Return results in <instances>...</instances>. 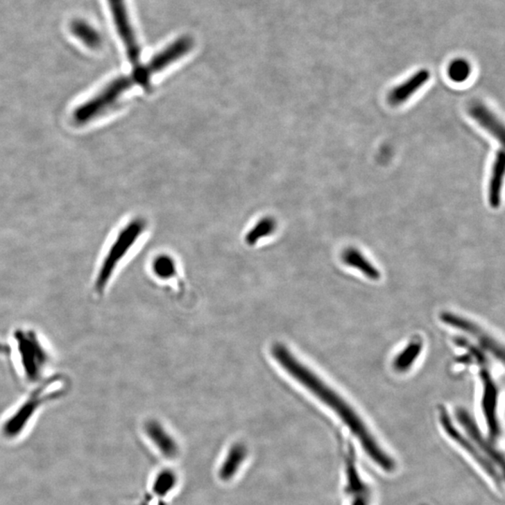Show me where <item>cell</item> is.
I'll return each mask as SVG.
<instances>
[{
    "mask_svg": "<svg viewBox=\"0 0 505 505\" xmlns=\"http://www.w3.org/2000/svg\"><path fill=\"white\" fill-rule=\"evenodd\" d=\"M271 354L289 375L302 384L311 393L316 395L330 409L334 411L336 415L342 419L352 434L357 437L365 452L373 459L376 465L386 472L393 471L394 461L378 444L359 416L340 395L322 382L320 379L295 357L286 346L277 343L271 348Z\"/></svg>",
    "mask_w": 505,
    "mask_h": 505,
    "instance_id": "cell-1",
    "label": "cell"
},
{
    "mask_svg": "<svg viewBox=\"0 0 505 505\" xmlns=\"http://www.w3.org/2000/svg\"><path fill=\"white\" fill-rule=\"evenodd\" d=\"M456 418L462 428L465 429L467 436H464L455 428L451 423L447 411L443 410L440 413V422L445 431L447 432L451 439L455 440L462 450L469 453V455L483 467L485 472L490 474L494 482L499 487L502 483V467H504L502 455L493 447L490 440L483 438L477 424L465 410H458Z\"/></svg>",
    "mask_w": 505,
    "mask_h": 505,
    "instance_id": "cell-2",
    "label": "cell"
},
{
    "mask_svg": "<svg viewBox=\"0 0 505 505\" xmlns=\"http://www.w3.org/2000/svg\"><path fill=\"white\" fill-rule=\"evenodd\" d=\"M15 346L16 366L26 384H39L52 361V354L42 337L34 329H17L12 334Z\"/></svg>",
    "mask_w": 505,
    "mask_h": 505,
    "instance_id": "cell-3",
    "label": "cell"
},
{
    "mask_svg": "<svg viewBox=\"0 0 505 505\" xmlns=\"http://www.w3.org/2000/svg\"><path fill=\"white\" fill-rule=\"evenodd\" d=\"M145 228V222L142 219H135L130 223L118 234L117 240L104 255L103 259L96 266L95 275H93L92 291L96 296L101 297L106 291L118 265L126 256L128 251Z\"/></svg>",
    "mask_w": 505,
    "mask_h": 505,
    "instance_id": "cell-4",
    "label": "cell"
},
{
    "mask_svg": "<svg viewBox=\"0 0 505 505\" xmlns=\"http://www.w3.org/2000/svg\"><path fill=\"white\" fill-rule=\"evenodd\" d=\"M59 384H61L60 378L53 377L44 380L40 385H37V388L29 395L20 408L8 419L2 428L4 434L7 436H15L18 434L31 418L32 415L36 412L37 407L60 396L62 391L58 388Z\"/></svg>",
    "mask_w": 505,
    "mask_h": 505,
    "instance_id": "cell-5",
    "label": "cell"
},
{
    "mask_svg": "<svg viewBox=\"0 0 505 505\" xmlns=\"http://www.w3.org/2000/svg\"><path fill=\"white\" fill-rule=\"evenodd\" d=\"M135 83L132 77H120L112 80L99 95L85 102L74 112V120L78 123H87L107 111L117 103L118 99Z\"/></svg>",
    "mask_w": 505,
    "mask_h": 505,
    "instance_id": "cell-6",
    "label": "cell"
},
{
    "mask_svg": "<svg viewBox=\"0 0 505 505\" xmlns=\"http://www.w3.org/2000/svg\"><path fill=\"white\" fill-rule=\"evenodd\" d=\"M112 19L118 34L125 44L126 55L134 69L141 66V47L131 26L125 0H108Z\"/></svg>",
    "mask_w": 505,
    "mask_h": 505,
    "instance_id": "cell-7",
    "label": "cell"
},
{
    "mask_svg": "<svg viewBox=\"0 0 505 505\" xmlns=\"http://www.w3.org/2000/svg\"><path fill=\"white\" fill-rule=\"evenodd\" d=\"M345 453V493L349 505H372V491L359 472L351 447H346Z\"/></svg>",
    "mask_w": 505,
    "mask_h": 505,
    "instance_id": "cell-8",
    "label": "cell"
},
{
    "mask_svg": "<svg viewBox=\"0 0 505 505\" xmlns=\"http://www.w3.org/2000/svg\"><path fill=\"white\" fill-rule=\"evenodd\" d=\"M481 378L483 384L482 410L488 428V439L496 442L501 434L497 406H498V388L490 373L487 370H481Z\"/></svg>",
    "mask_w": 505,
    "mask_h": 505,
    "instance_id": "cell-9",
    "label": "cell"
},
{
    "mask_svg": "<svg viewBox=\"0 0 505 505\" xmlns=\"http://www.w3.org/2000/svg\"><path fill=\"white\" fill-rule=\"evenodd\" d=\"M440 318H442V320L445 323L450 325L451 327L470 333L472 337L477 338L479 341L481 345L491 352L494 357L501 359L502 361V359H504V350H502L501 346L493 338L490 337L487 333L483 332L481 327H478L477 325L472 323L471 321L467 320V319H464L463 318H459L456 314L450 313L443 314Z\"/></svg>",
    "mask_w": 505,
    "mask_h": 505,
    "instance_id": "cell-10",
    "label": "cell"
},
{
    "mask_svg": "<svg viewBox=\"0 0 505 505\" xmlns=\"http://www.w3.org/2000/svg\"><path fill=\"white\" fill-rule=\"evenodd\" d=\"M194 42L190 37H182L176 40L170 46L162 52L158 53L149 61L145 67L150 76L171 65L173 62L178 60L182 56L187 55L192 49Z\"/></svg>",
    "mask_w": 505,
    "mask_h": 505,
    "instance_id": "cell-11",
    "label": "cell"
},
{
    "mask_svg": "<svg viewBox=\"0 0 505 505\" xmlns=\"http://www.w3.org/2000/svg\"><path fill=\"white\" fill-rule=\"evenodd\" d=\"M429 71L427 69H421L413 74L409 79L405 80L401 85L394 88L393 90L389 93L388 101L391 105L397 106V105L404 103L405 101H408L415 93L418 92L423 85H426L429 79Z\"/></svg>",
    "mask_w": 505,
    "mask_h": 505,
    "instance_id": "cell-12",
    "label": "cell"
},
{
    "mask_svg": "<svg viewBox=\"0 0 505 505\" xmlns=\"http://www.w3.org/2000/svg\"><path fill=\"white\" fill-rule=\"evenodd\" d=\"M469 112L471 117L482 128H485L488 132L493 134L499 142H504V128L502 123L499 122L495 114L488 108L487 106L481 103V102H472L469 107Z\"/></svg>",
    "mask_w": 505,
    "mask_h": 505,
    "instance_id": "cell-13",
    "label": "cell"
},
{
    "mask_svg": "<svg viewBox=\"0 0 505 505\" xmlns=\"http://www.w3.org/2000/svg\"><path fill=\"white\" fill-rule=\"evenodd\" d=\"M505 171V154L504 150L497 153L494 161L490 185H488V203L493 208H499L501 205V193L502 181H504Z\"/></svg>",
    "mask_w": 505,
    "mask_h": 505,
    "instance_id": "cell-14",
    "label": "cell"
},
{
    "mask_svg": "<svg viewBox=\"0 0 505 505\" xmlns=\"http://www.w3.org/2000/svg\"><path fill=\"white\" fill-rule=\"evenodd\" d=\"M343 259L345 264L361 271L368 278L376 280V279L380 277V273L373 267V264L368 262L366 257L359 250L354 248L345 250L343 255Z\"/></svg>",
    "mask_w": 505,
    "mask_h": 505,
    "instance_id": "cell-15",
    "label": "cell"
},
{
    "mask_svg": "<svg viewBox=\"0 0 505 505\" xmlns=\"http://www.w3.org/2000/svg\"><path fill=\"white\" fill-rule=\"evenodd\" d=\"M72 34L90 48H99L102 40L99 32L89 24L83 20H75L71 26Z\"/></svg>",
    "mask_w": 505,
    "mask_h": 505,
    "instance_id": "cell-16",
    "label": "cell"
},
{
    "mask_svg": "<svg viewBox=\"0 0 505 505\" xmlns=\"http://www.w3.org/2000/svg\"><path fill=\"white\" fill-rule=\"evenodd\" d=\"M421 350H422V343L420 341L413 340L395 359V370L404 373L410 369L413 362L418 359L419 354L421 353Z\"/></svg>",
    "mask_w": 505,
    "mask_h": 505,
    "instance_id": "cell-17",
    "label": "cell"
},
{
    "mask_svg": "<svg viewBox=\"0 0 505 505\" xmlns=\"http://www.w3.org/2000/svg\"><path fill=\"white\" fill-rule=\"evenodd\" d=\"M276 223L273 219H264L260 220L252 230H250L246 236L247 243L254 246L260 239L267 237L275 230Z\"/></svg>",
    "mask_w": 505,
    "mask_h": 505,
    "instance_id": "cell-18",
    "label": "cell"
},
{
    "mask_svg": "<svg viewBox=\"0 0 505 505\" xmlns=\"http://www.w3.org/2000/svg\"><path fill=\"white\" fill-rule=\"evenodd\" d=\"M153 271L158 277L170 278L176 273V263L171 257L160 256L153 263Z\"/></svg>",
    "mask_w": 505,
    "mask_h": 505,
    "instance_id": "cell-19",
    "label": "cell"
},
{
    "mask_svg": "<svg viewBox=\"0 0 505 505\" xmlns=\"http://www.w3.org/2000/svg\"><path fill=\"white\" fill-rule=\"evenodd\" d=\"M471 74V66L463 59H456L450 64L448 75L456 83H462L468 79Z\"/></svg>",
    "mask_w": 505,
    "mask_h": 505,
    "instance_id": "cell-20",
    "label": "cell"
}]
</instances>
